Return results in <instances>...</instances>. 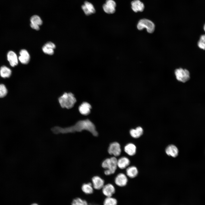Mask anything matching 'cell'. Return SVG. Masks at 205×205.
I'll return each mask as SVG.
<instances>
[{
  "instance_id": "1",
  "label": "cell",
  "mask_w": 205,
  "mask_h": 205,
  "mask_svg": "<svg viewBox=\"0 0 205 205\" xmlns=\"http://www.w3.org/2000/svg\"><path fill=\"white\" fill-rule=\"evenodd\" d=\"M83 130L89 131L94 136H97L98 135L95 125L88 119L79 120L74 125L70 127L62 128L55 126L51 129L52 132L56 134L80 132Z\"/></svg>"
},
{
  "instance_id": "2",
  "label": "cell",
  "mask_w": 205,
  "mask_h": 205,
  "mask_svg": "<svg viewBox=\"0 0 205 205\" xmlns=\"http://www.w3.org/2000/svg\"><path fill=\"white\" fill-rule=\"evenodd\" d=\"M58 101L62 108L69 109L73 107L76 99L72 93H65L59 97Z\"/></svg>"
},
{
  "instance_id": "3",
  "label": "cell",
  "mask_w": 205,
  "mask_h": 205,
  "mask_svg": "<svg viewBox=\"0 0 205 205\" xmlns=\"http://www.w3.org/2000/svg\"><path fill=\"white\" fill-rule=\"evenodd\" d=\"M117 160L114 157L108 158L103 161L102 163V167L106 169L104 173L106 175L114 174L115 172L117 166Z\"/></svg>"
},
{
  "instance_id": "4",
  "label": "cell",
  "mask_w": 205,
  "mask_h": 205,
  "mask_svg": "<svg viewBox=\"0 0 205 205\" xmlns=\"http://www.w3.org/2000/svg\"><path fill=\"white\" fill-rule=\"evenodd\" d=\"M137 28L139 30H142L146 28L147 32L149 33H152L155 30V25L151 21L148 19H143L138 21L137 24Z\"/></svg>"
},
{
  "instance_id": "5",
  "label": "cell",
  "mask_w": 205,
  "mask_h": 205,
  "mask_svg": "<svg viewBox=\"0 0 205 205\" xmlns=\"http://www.w3.org/2000/svg\"><path fill=\"white\" fill-rule=\"evenodd\" d=\"M175 74L177 79L179 81L185 83L188 81L190 78V73L186 69L179 68L176 69Z\"/></svg>"
},
{
  "instance_id": "6",
  "label": "cell",
  "mask_w": 205,
  "mask_h": 205,
  "mask_svg": "<svg viewBox=\"0 0 205 205\" xmlns=\"http://www.w3.org/2000/svg\"><path fill=\"white\" fill-rule=\"evenodd\" d=\"M108 153L111 155L115 156H119L121 153V149L120 144L117 142H114L110 143L108 147Z\"/></svg>"
},
{
  "instance_id": "7",
  "label": "cell",
  "mask_w": 205,
  "mask_h": 205,
  "mask_svg": "<svg viewBox=\"0 0 205 205\" xmlns=\"http://www.w3.org/2000/svg\"><path fill=\"white\" fill-rule=\"evenodd\" d=\"M116 4L113 0H106L102 7L104 11L108 14H113L115 11Z\"/></svg>"
},
{
  "instance_id": "8",
  "label": "cell",
  "mask_w": 205,
  "mask_h": 205,
  "mask_svg": "<svg viewBox=\"0 0 205 205\" xmlns=\"http://www.w3.org/2000/svg\"><path fill=\"white\" fill-rule=\"evenodd\" d=\"M82 8L85 14L87 15L94 13L95 10L93 5L91 3L85 1L84 4L82 6Z\"/></svg>"
},
{
  "instance_id": "9",
  "label": "cell",
  "mask_w": 205,
  "mask_h": 205,
  "mask_svg": "<svg viewBox=\"0 0 205 205\" xmlns=\"http://www.w3.org/2000/svg\"><path fill=\"white\" fill-rule=\"evenodd\" d=\"M128 182V179L126 175L122 173L118 174L115 179L116 184L120 186H125Z\"/></svg>"
},
{
  "instance_id": "10",
  "label": "cell",
  "mask_w": 205,
  "mask_h": 205,
  "mask_svg": "<svg viewBox=\"0 0 205 205\" xmlns=\"http://www.w3.org/2000/svg\"><path fill=\"white\" fill-rule=\"evenodd\" d=\"M19 60L22 64H27L29 62L30 56L28 51L25 49L21 50L19 52Z\"/></svg>"
},
{
  "instance_id": "11",
  "label": "cell",
  "mask_w": 205,
  "mask_h": 205,
  "mask_svg": "<svg viewBox=\"0 0 205 205\" xmlns=\"http://www.w3.org/2000/svg\"><path fill=\"white\" fill-rule=\"evenodd\" d=\"M131 8L135 12L143 11L144 6L143 3L140 0H134L131 3Z\"/></svg>"
},
{
  "instance_id": "12",
  "label": "cell",
  "mask_w": 205,
  "mask_h": 205,
  "mask_svg": "<svg viewBox=\"0 0 205 205\" xmlns=\"http://www.w3.org/2000/svg\"><path fill=\"white\" fill-rule=\"evenodd\" d=\"M7 59L10 65L12 67H14L18 64V59L17 56L13 51H10L7 54Z\"/></svg>"
},
{
  "instance_id": "13",
  "label": "cell",
  "mask_w": 205,
  "mask_h": 205,
  "mask_svg": "<svg viewBox=\"0 0 205 205\" xmlns=\"http://www.w3.org/2000/svg\"><path fill=\"white\" fill-rule=\"evenodd\" d=\"M92 181L94 188L96 189H100L104 186V180L100 177L96 176L93 177Z\"/></svg>"
},
{
  "instance_id": "14",
  "label": "cell",
  "mask_w": 205,
  "mask_h": 205,
  "mask_svg": "<svg viewBox=\"0 0 205 205\" xmlns=\"http://www.w3.org/2000/svg\"><path fill=\"white\" fill-rule=\"evenodd\" d=\"M91 108V106L89 103L83 102L79 106V110L82 114L87 115L90 113Z\"/></svg>"
},
{
  "instance_id": "15",
  "label": "cell",
  "mask_w": 205,
  "mask_h": 205,
  "mask_svg": "<svg viewBox=\"0 0 205 205\" xmlns=\"http://www.w3.org/2000/svg\"><path fill=\"white\" fill-rule=\"evenodd\" d=\"M165 151L167 155L174 157H176L179 153L177 148L173 144L168 146L165 149Z\"/></svg>"
},
{
  "instance_id": "16",
  "label": "cell",
  "mask_w": 205,
  "mask_h": 205,
  "mask_svg": "<svg viewBox=\"0 0 205 205\" xmlns=\"http://www.w3.org/2000/svg\"><path fill=\"white\" fill-rule=\"evenodd\" d=\"M102 191L105 196L107 197H111L114 193L115 189L112 184H108L104 185L102 187Z\"/></svg>"
},
{
  "instance_id": "17",
  "label": "cell",
  "mask_w": 205,
  "mask_h": 205,
  "mask_svg": "<svg viewBox=\"0 0 205 205\" xmlns=\"http://www.w3.org/2000/svg\"><path fill=\"white\" fill-rule=\"evenodd\" d=\"M130 163V161L128 158L122 157L117 160V166L120 169H124L129 165Z\"/></svg>"
},
{
  "instance_id": "18",
  "label": "cell",
  "mask_w": 205,
  "mask_h": 205,
  "mask_svg": "<svg viewBox=\"0 0 205 205\" xmlns=\"http://www.w3.org/2000/svg\"><path fill=\"white\" fill-rule=\"evenodd\" d=\"M136 147L135 145L132 143L127 144L124 147V151L130 156L134 155L136 152Z\"/></svg>"
},
{
  "instance_id": "19",
  "label": "cell",
  "mask_w": 205,
  "mask_h": 205,
  "mask_svg": "<svg viewBox=\"0 0 205 205\" xmlns=\"http://www.w3.org/2000/svg\"><path fill=\"white\" fill-rule=\"evenodd\" d=\"M143 133V129L140 126L137 127L135 129H131L130 131V134L131 136L135 138L140 137L142 135Z\"/></svg>"
},
{
  "instance_id": "20",
  "label": "cell",
  "mask_w": 205,
  "mask_h": 205,
  "mask_svg": "<svg viewBox=\"0 0 205 205\" xmlns=\"http://www.w3.org/2000/svg\"><path fill=\"white\" fill-rule=\"evenodd\" d=\"M127 175L131 178L136 177L138 173L137 168L134 166H131L128 167L126 169Z\"/></svg>"
},
{
  "instance_id": "21",
  "label": "cell",
  "mask_w": 205,
  "mask_h": 205,
  "mask_svg": "<svg viewBox=\"0 0 205 205\" xmlns=\"http://www.w3.org/2000/svg\"><path fill=\"white\" fill-rule=\"evenodd\" d=\"M11 71L9 68L5 66L1 67L0 68V75L3 78H8L11 75Z\"/></svg>"
},
{
  "instance_id": "22",
  "label": "cell",
  "mask_w": 205,
  "mask_h": 205,
  "mask_svg": "<svg viewBox=\"0 0 205 205\" xmlns=\"http://www.w3.org/2000/svg\"><path fill=\"white\" fill-rule=\"evenodd\" d=\"M82 189L83 191L86 194H91L93 192V189L91 183L83 184L82 186Z\"/></svg>"
},
{
  "instance_id": "23",
  "label": "cell",
  "mask_w": 205,
  "mask_h": 205,
  "mask_svg": "<svg viewBox=\"0 0 205 205\" xmlns=\"http://www.w3.org/2000/svg\"><path fill=\"white\" fill-rule=\"evenodd\" d=\"M30 21L31 23L38 26L42 25V21L40 18L37 15H34L30 18Z\"/></svg>"
},
{
  "instance_id": "24",
  "label": "cell",
  "mask_w": 205,
  "mask_h": 205,
  "mask_svg": "<svg viewBox=\"0 0 205 205\" xmlns=\"http://www.w3.org/2000/svg\"><path fill=\"white\" fill-rule=\"evenodd\" d=\"M117 201L115 198L111 197H107L104 201V205H116Z\"/></svg>"
},
{
  "instance_id": "25",
  "label": "cell",
  "mask_w": 205,
  "mask_h": 205,
  "mask_svg": "<svg viewBox=\"0 0 205 205\" xmlns=\"http://www.w3.org/2000/svg\"><path fill=\"white\" fill-rule=\"evenodd\" d=\"M71 205H88V204L86 201L77 198L73 200Z\"/></svg>"
},
{
  "instance_id": "26",
  "label": "cell",
  "mask_w": 205,
  "mask_h": 205,
  "mask_svg": "<svg viewBox=\"0 0 205 205\" xmlns=\"http://www.w3.org/2000/svg\"><path fill=\"white\" fill-rule=\"evenodd\" d=\"M7 93V91L5 86L3 84H0V98L5 97Z\"/></svg>"
},
{
  "instance_id": "27",
  "label": "cell",
  "mask_w": 205,
  "mask_h": 205,
  "mask_svg": "<svg viewBox=\"0 0 205 205\" xmlns=\"http://www.w3.org/2000/svg\"><path fill=\"white\" fill-rule=\"evenodd\" d=\"M42 50L45 54L49 55H53L54 53V49L46 47L44 45L42 48Z\"/></svg>"
},
{
  "instance_id": "28",
  "label": "cell",
  "mask_w": 205,
  "mask_h": 205,
  "mask_svg": "<svg viewBox=\"0 0 205 205\" xmlns=\"http://www.w3.org/2000/svg\"><path fill=\"white\" fill-rule=\"evenodd\" d=\"M44 45L46 47L53 49H54L56 48L55 44L51 42H48L45 44Z\"/></svg>"
},
{
  "instance_id": "29",
  "label": "cell",
  "mask_w": 205,
  "mask_h": 205,
  "mask_svg": "<svg viewBox=\"0 0 205 205\" xmlns=\"http://www.w3.org/2000/svg\"><path fill=\"white\" fill-rule=\"evenodd\" d=\"M198 46L200 48L205 50V43L199 41L198 42Z\"/></svg>"
},
{
  "instance_id": "30",
  "label": "cell",
  "mask_w": 205,
  "mask_h": 205,
  "mask_svg": "<svg viewBox=\"0 0 205 205\" xmlns=\"http://www.w3.org/2000/svg\"><path fill=\"white\" fill-rule=\"evenodd\" d=\"M30 26L31 27L34 29L36 30H38L39 29V26L38 25L31 23Z\"/></svg>"
},
{
  "instance_id": "31",
  "label": "cell",
  "mask_w": 205,
  "mask_h": 205,
  "mask_svg": "<svg viewBox=\"0 0 205 205\" xmlns=\"http://www.w3.org/2000/svg\"><path fill=\"white\" fill-rule=\"evenodd\" d=\"M199 40L205 43V34L202 35L200 36Z\"/></svg>"
},
{
  "instance_id": "32",
  "label": "cell",
  "mask_w": 205,
  "mask_h": 205,
  "mask_svg": "<svg viewBox=\"0 0 205 205\" xmlns=\"http://www.w3.org/2000/svg\"><path fill=\"white\" fill-rule=\"evenodd\" d=\"M204 31H205V24L204 26Z\"/></svg>"
},
{
  "instance_id": "33",
  "label": "cell",
  "mask_w": 205,
  "mask_h": 205,
  "mask_svg": "<svg viewBox=\"0 0 205 205\" xmlns=\"http://www.w3.org/2000/svg\"><path fill=\"white\" fill-rule=\"evenodd\" d=\"M31 205H38L36 204H32Z\"/></svg>"
}]
</instances>
